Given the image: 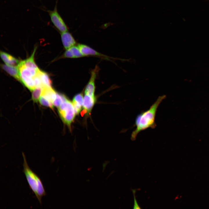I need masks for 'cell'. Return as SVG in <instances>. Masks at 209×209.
<instances>
[{"label":"cell","mask_w":209,"mask_h":209,"mask_svg":"<svg viewBox=\"0 0 209 209\" xmlns=\"http://www.w3.org/2000/svg\"><path fill=\"white\" fill-rule=\"evenodd\" d=\"M19 71L20 82L31 91L35 88L33 78L38 71L33 68L25 66L21 61L17 66Z\"/></svg>","instance_id":"3957f363"},{"label":"cell","mask_w":209,"mask_h":209,"mask_svg":"<svg viewBox=\"0 0 209 209\" xmlns=\"http://www.w3.org/2000/svg\"><path fill=\"white\" fill-rule=\"evenodd\" d=\"M23 158V172L25 176L30 188L35 194L39 203L42 204V198L46 195L42 183L39 176L30 168L27 163L26 156L22 152Z\"/></svg>","instance_id":"7a4b0ae2"},{"label":"cell","mask_w":209,"mask_h":209,"mask_svg":"<svg viewBox=\"0 0 209 209\" xmlns=\"http://www.w3.org/2000/svg\"><path fill=\"white\" fill-rule=\"evenodd\" d=\"M58 111L63 122L70 127L76 114L72 102L67 98L58 107Z\"/></svg>","instance_id":"277c9868"},{"label":"cell","mask_w":209,"mask_h":209,"mask_svg":"<svg viewBox=\"0 0 209 209\" xmlns=\"http://www.w3.org/2000/svg\"><path fill=\"white\" fill-rule=\"evenodd\" d=\"M37 73L39 76L44 88H52V81L48 74L40 70L38 71Z\"/></svg>","instance_id":"5bb4252c"},{"label":"cell","mask_w":209,"mask_h":209,"mask_svg":"<svg viewBox=\"0 0 209 209\" xmlns=\"http://www.w3.org/2000/svg\"><path fill=\"white\" fill-rule=\"evenodd\" d=\"M165 98V95L159 96L148 109L142 111L137 116L134 125L136 128L131 136L132 141L136 139L138 134L141 131L149 128L153 129L156 128V124L155 120L157 109Z\"/></svg>","instance_id":"6da1fadb"},{"label":"cell","mask_w":209,"mask_h":209,"mask_svg":"<svg viewBox=\"0 0 209 209\" xmlns=\"http://www.w3.org/2000/svg\"><path fill=\"white\" fill-rule=\"evenodd\" d=\"M97 67L91 72L90 78L87 84L84 91V94L92 96H95V81L97 72Z\"/></svg>","instance_id":"8992f818"},{"label":"cell","mask_w":209,"mask_h":209,"mask_svg":"<svg viewBox=\"0 0 209 209\" xmlns=\"http://www.w3.org/2000/svg\"><path fill=\"white\" fill-rule=\"evenodd\" d=\"M33 79L35 87H44L39 76L38 74L37 73L33 77Z\"/></svg>","instance_id":"d6986e66"},{"label":"cell","mask_w":209,"mask_h":209,"mask_svg":"<svg viewBox=\"0 0 209 209\" xmlns=\"http://www.w3.org/2000/svg\"><path fill=\"white\" fill-rule=\"evenodd\" d=\"M57 1L53 10H46L51 21L55 27L61 33L68 31L69 28L58 12L57 8Z\"/></svg>","instance_id":"5b68a950"},{"label":"cell","mask_w":209,"mask_h":209,"mask_svg":"<svg viewBox=\"0 0 209 209\" xmlns=\"http://www.w3.org/2000/svg\"><path fill=\"white\" fill-rule=\"evenodd\" d=\"M82 56H83L78 46H74L66 49L62 57L65 58H77Z\"/></svg>","instance_id":"30bf717a"},{"label":"cell","mask_w":209,"mask_h":209,"mask_svg":"<svg viewBox=\"0 0 209 209\" xmlns=\"http://www.w3.org/2000/svg\"><path fill=\"white\" fill-rule=\"evenodd\" d=\"M36 49L37 47H36L34 48L33 53L30 56L25 60L21 61V62L26 67L33 68L38 71L39 69L36 64L34 59V55Z\"/></svg>","instance_id":"9a60e30c"},{"label":"cell","mask_w":209,"mask_h":209,"mask_svg":"<svg viewBox=\"0 0 209 209\" xmlns=\"http://www.w3.org/2000/svg\"><path fill=\"white\" fill-rule=\"evenodd\" d=\"M67 98L64 95L56 92V94L53 101L54 106L59 107Z\"/></svg>","instance_id":"e0dca14e"},{"label":"cell","mask_w":209,"mask_h":209,"mask_svg":"<svg viewBox=\"0 0 209 209\" xmlns=\"http://www.w3.org/2000/svg\"><path fill=\"white\" fill-rule=\"evenodd\" d=\"M2 69L17 80L20 82L19 69L17 66H12L6 64H2Z\"/></svg>","instance_id":"9c48e42d"},{"label":"cell","mask_w":209,"mask_h":209,"mask_svg":"<svg viewBox=\"0 0 209 209\" xmlns=\"http://www.w3.org/2000/svg\"><path fill=\"white\" fill-rule=\"evenodd\" d=\"M134 198V205L133 208L134 209H140V206L138 205L135 197V193L136 191V189H131Z\"/></svg>","instance_id":"ffe728a7"},{"label":"cell","mask_w":209,"mask_h":209,"mask_svg":"<svg viewBox=\"0 0 209 209\" xmlns=\"http://www.w3.org/2000/svg\"><path fill=\"white\" fill-rule=\"evenodd\" d=\"M95 96L85 94L83 98V106L87 114H89L95 103Z\"/></svg>","instance_id":"ba28073f"},{"label":"cell","mask_w":209,"mask_h":209,"mask_svg":"<svg viewBox=\"0 0 209 209\" xmlns=\"http://www.w3.org/2000/svg\"><path fill=\"white\" fill-rule=\"evenodd\" d=\"M44 88L42 87H35L32 91V99L33 101L37 102L42 95Z\"/></svg>","instance_id":"2e32d148"},{"label":"cell","mask_w":209,"mask_h":209,"mask_svg":"<svg viewBox=\"0 0 209 209\" xmlns=\"http://www.w3.org/2000/svg\"><path fill=\"white\" fill-rule=\"evenodd\" d=\"M0 54L1 59L6 64L16 66L20 62L18 59L5 52L1 51Z\"/></svg>","instance_id":"7c38bea8"},{"label":"cell","mask_w":209,"mask_h":209,"mask_svg":"<svg viewBox=\"0 0 209 209\" xmlns=\"http://www.w3.org/2000/svg\"><path fill=\"white\" fill-rule=\"evenodd\" d=\"M83 98L82 94L80 93L75 95L73 98L72 102L76 114H78L82 109L83 106Z\"/></svg>","instance_id":"4fadbf2b"},{"label":"cell","mask_w":209,"mask_h":209,"mask_svg":"<svg viewBox=\"0 0 209 209\" xmlns=\"http://www.w3.org/2000/svg\"><path fill=\"white\" fill-rule=\"evenodd\" d=\"M40 103L42 105L49 107L53 109L54 105L52 102L48 98L43 95H42L39 100Z\"/></svg>","instance_id":"ac0fdd59"},{"label":"cell","mask_w":209,"mask_h":209,"mask_svg":"<svg viewBox=\"0 0 209 209\" xmlns=\"http://www.w3.org/2000/svg\"><path fill=\"white\" fill-rule=\"evenodd\" d=\"M61 37L63 46L66 49L74 46L76 44L73 37L68 31L61 33Z\"/></svg>","instance_id":"52a82bcc"},{"label":"cell","mask_w":209,"mask_h":209,"mask_svg":"<svg viewBox=\"0 0 209 209\" xmlns=\"http://www.w3.org/2000/svg\"><path fill=\"white\" fill-rule=\"evenodd\" d=\"M83 56H96L100 57H105L90 47L82 44L78 45Z\"/></svg>","instance_id":"8fae6325"}]
</instances>
